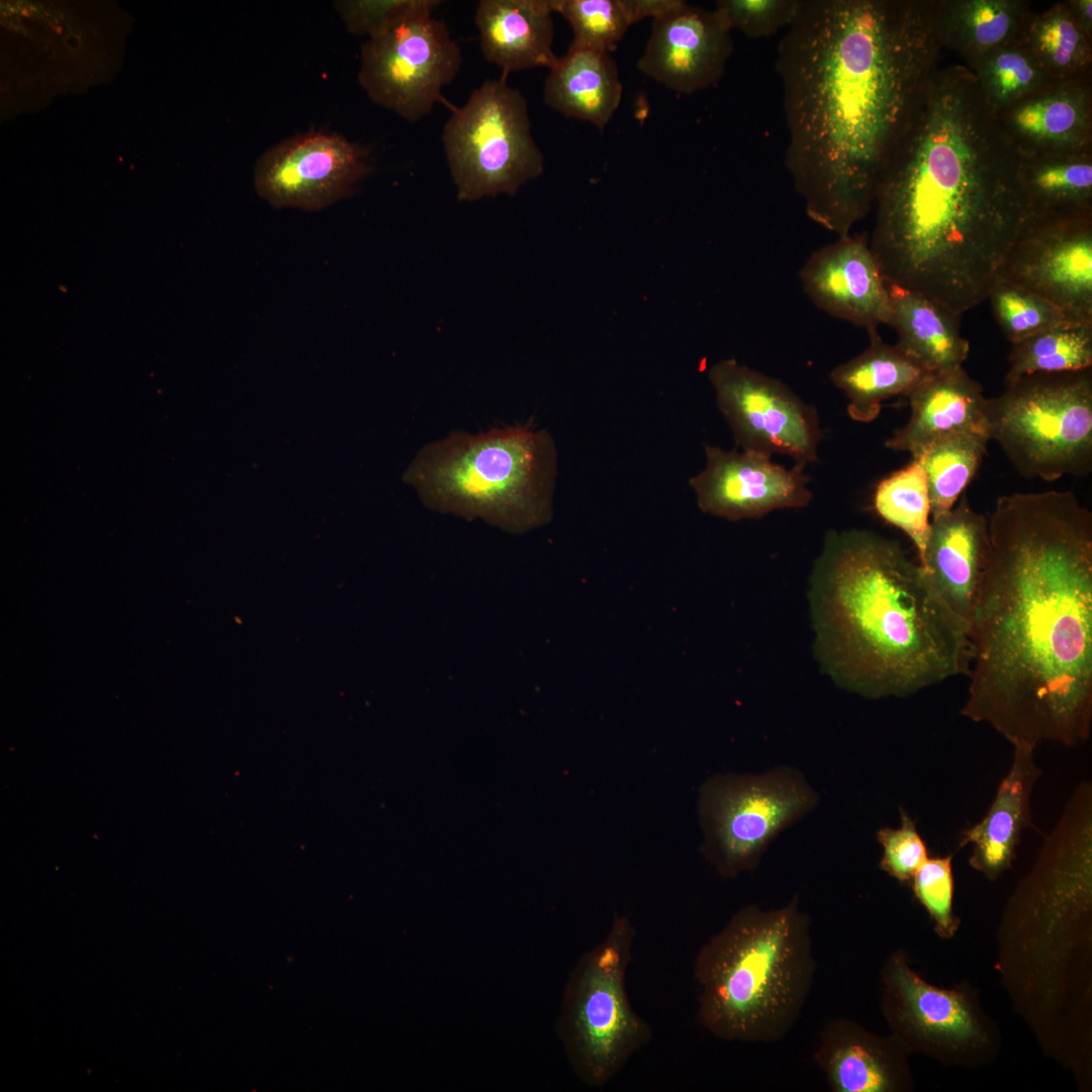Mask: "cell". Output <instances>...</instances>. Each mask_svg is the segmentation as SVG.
I'll use <instances>...</instances> for the list:
<instances>
[{"label": "cell", "mask_w": 1092, "mask_h": 1092, "mask_svg": "<svg viewBox=\"0 0 1092 1092\" xmlns=\"http://www.w3.org/2000/svg\"><path fill=\"white\" fill-rule=\"evenodd\" d=\"M370 152L336 132L293 135L265 151L254 169L259 196L277 208L320 210L350 196L371 171Z\"/></svg>", "instance_id": "cell-15"}, {"label": "cell", "mask_w": 1092, "mask_h": 1092, "mask_svg": "<svg viewBox=\"0 0 1092 1092\" xmlns=\"http://www.w3.org/2000/svg\"><path fill=\"white\" fill-rule=\"evenodd\" d=\"M1019 161L973 72L936 69L875 188L886 283L958 314L987 300L1027 219Z\"/></svg>", "instance_id": "cell-3"}, {"label": "cell", "mask_w": 1092, "mask_h": 1092, "mask_svg": "<svg viewBox=\"0 0 1092 1092\" xmlns=\"http://www.w3.org/2000/svg\"><path fill=\"white\" fill-rule=\"evenodd\" d=\"M941 0H802L777 49L785 166L838 237L870 213L893 147L936 71Z\"/></svg>", "instance_id": "cell-2"}, {"label": "cell", "mask_w": 1092, "mask_h": 1092, "mask_svg": "<svg viewBox=\"0 0 1092 1092\" xmlns=\"http://www.w3.org/2000/svg\"><path fill=\"white\" fill-rule=\"evenodd\" d=\"M907 1056L891 1035L834 1018L822 1028L813 1059L833 1092H897L912 1087Z\"/></svg>", "instance_id": "cell-22"}, {"label": "cell", "mask_w": 1092, "mask_h": 1092, "mask_svg": "<svg viewBox=\"0 0 1092 1092\" xmlns=\"http://www.w3.org/2000/svg\"><path fill=\"white\" fill-rule=\"evenodd\" d=\"M989 441L984 434L959 433L938 439L912 456L925 471L932 519L957 504L981 466Z\"/></svg>", "instance_id": "cell-32"}, {"label": "cell", "mask_w": 1092, "mask_h": 1092, "mask_svg": "<svg viewBox=\"0 0 1092 1092\" xmlns=\"http://www.w3.org/2000/svg\"><path fill=\"white\" fill-rule=\"evenodd\" d=\"M433 13L408 16L361 46L360 86L373 102L411 122L432 111L463 60L446 24Z\"/></svg>", "instance_id": "cell-12"}, {"label": "cell", "mask_w": 1092, "mask_h": 1092, "mask_svg": "<svg viewBox=\"0 0 1092 1092\" xmlns=\"http://www.w3.org/2000/svg\"><path fill=\"white\" fill-rule=\"evenodd\" d=\"M882 1008L891 1036L908 1054L970 1064L991 1048L990 1030L969 993L929 984L902 950L891 953L883 967Z\"/></svg>", "instance_id": "cell-13"}, {"label": "cell", "mask_w": 1092, "mask_h": 1092, "mask_svg": "<svg viewBox=\"0 0 1092 1092\" xmlns=\"http://www.w3.org/2000/svg\"><path fill=\"white\" fill-rule=\"evenodd\" d=\"M987 299L997 324L1012 344L1069 322L1046 299L1001 277L992 286Z\"/></svg>", "instance_id": "cell-36"}, {"label": "cell", "mask_w": 1092, "mask_h": 1092, "mask_svg": "<svg viewBox=\"0 0 1092 1092\" xmlns=\"http://www.w3.org/2000/svg\"><path fill=\"white\" fill-rule=\"evenodd\" d=\"M898 828L883 827L877 839L883 848L880 869L901 884L910 883L915 873L929 857L926 843L914 820L900 807Z\"/></svg>", "instance_id": "cell-41"}, {"label": "cell", "mask_w": 1092, "mask_h": 1092, "mask_svg": "<svg viewBox=\"0 0 1092 1092\" xmlns=\"http://www.w3.org/2000/svg\"><path fill=\"white\" fill-rule=\"evenodd\" d=\"M1064 2L1076 24L1092 40V1L1067 0Z\"/></svg>", "instance_id": "cell-42"}, {"label": "cell", "mask_w": 1092, "mask_h": 1092, "mask_svg": "<svg viewBox=\"0 0 1092 1092\" xmlns=\"http://www.w3.org/2000/svg\"><path fill=\"white\" fill-rule=\"evenodd\" d=\"M552 0H480L474 21L483 57L504 75L535 67L552 68Z\"/></svg>", "instance_id": "cell-25"}, {"label": "cell", "mask_w": 1092, "mask_h": 1092, "mask_svg": "<svg viewBox=\"0 0 1092 1092\" xmlns=\"http://www.w3.org/2000/svg\"><path fill=\"white\" fill-rule=\"evenodd\" d=\"M709 379L742 450L787 455L804 467L816 461L821 439L818 414L787 384L734 359L716 363Z\"/></svg>", "instance_id": "cell-14"}, {"label": "cell", "mask_w": 1092, "mask_h": 1092, "mask_svg": "<svg viewBox=\"0 0 1092 1092\" xmlns=\"http://www.w3.org/2000/svg\"><path fill=\"white\" fill-rule=\"evenodd\" d=\"M556 475L552 437L517 425L427 444L403 478L430 509L524 532L551 519Z\"/></svg>", "instance_id": "cell-6"}, {"label": "cell", "mask_w": 1092, "mask_h": 1092, "mask_svg": "<svg viewBox=\"0 0 1092 1092\" xmlns=\"http://www.w3.org/2000/svg\"><path fill=\"white\" fill-rule=\"evenodd\" d=\"M440 3L438 0H339L333 6L350 32L371 38L408 16L434 12Z\"/></svg>", "instance_id": "cell-39"}, {"label": "cell", "mask_w": 1092, "mask_h": 1092, "mask_svg": "<svg viewBox=\"0 0 1092 1092\" xmlns=\"http://www.w3.org/2000/svg\"><path fill=\"white\" fill-rule=\"evenodd\" d=\"M891 300L889 326L897 346L929 372L963 366L970 345L960 329L961 314L920 293L887 284Z\"/></svg>", "instance_id": "cell-28"}, {"label": "cell", "mask_w": 1092, "mask_h": 1092, "mask_svg": "<svg viewBox=\"0 0 1092 1092\" xmlns=\"http://www.w3.org/2000/svg\"><path fill=\"white\" fill-rule=\"evenodd\" d=\"M817 803L803 775L791 767L714 777L700 796L704 853L723 877L751 871L771 840Z\"/></svg>", "instance_id": "cell-11"}, {"label": "cell", "mask_w": 1092, "mask_h": 1092, "mask_svg": "<svg viewBox=\"0 0 1092 1092\" xmlns=\"http://www.w3.org/2000/svg\"><path fill=\"white\" fill-rule=\"evenodd\" d=\"M1026 221L1092 215V152L1020 159Z\"/></svg>", "instance_id": "cell-30"}, {"label": "cell", "mask_w": 1092, "mask_h": 1092, "mask_svg": "<svg viewBox=\"0 0 1092 1092\" xmlns=\"http://www.w3.org/2000/svg\"><path fill=\"white\" fill-rule=\"evenodd\" d=\"M999 277L1046 299L1069 322L1092 323V215L1026 221Z\"/></svg>", "instance_id": "cell-16"}, {"label": "cell", "mask_w": 1092, "mask_h": 1092, "mask_svg": "<svg viewBox=\"0 0 1092 1092\" xmlns=\"http://www.w3.org/2000/svg\"><path fill=\"white\" fill-rule=\"evenodd\" d=\"M952 854L928 857L913 876V894L934 922L935 931L950 937L959 927L952 911Z\"/></svg>", "instance_id": "cell-38"}, {"label": "cell", "mask_w": 1092, "mask_h": 1092, "mask_svg": "<svg viewBox=\"0 0 1092 1092\" xmlns=\"http://www.w3.org/2000/svg\"><path fill=\"white\" fill-rule=\"evenodd\" d=\"M1023 40L1055 82L1092 76V40L1076 24L1064 1L1032 12Z\"/></svg>", "instance_id": "cell-31"}, {"label": "cell", "mask_w": 1092, "mask_h": 1092, "mask_svg": "<svg viewBox=\"0 0 1092 1092\" xmlns=\"http://www.w3.org/2000/svg\"><path fill=\"white\" fill-rule=\"evenodd\" d=\"M705 468L690 479L699 508L728 520L806 507L812 497L804 466L786 468L753 451L705 447Z\"/></svg>", "instance_id": "cell-17"}, {"label": "cell", "mask_w": 1092, "mask_h": 1092, "mask_svg": "<svg viewBox=\"0 0 1092 1092\" xmlns=\"http://www.w3.org/2000/svg\"><path fill=\"white\" fill-rule=\"evenodd\" d=\"M1092 911V785L1083 781L1069 796L1045 835L1029 873L1010 897L1003 932H1030L1023 943V975L1039 1012L1056 1009L1076 946L1088 932ZM1022 975V976H1023Z\"/></svg>", "instance_id": "cell-7"}, {"label": "cell", "mask_w": 1092, "mask_h": 1092, "mask_svg": "<svg viewBox=\"0 0 1092 1092\" xmlns=\"http://www.w3.org/2000/svg\"><path fill=\"white\" fill-rule=\"evenodd\" d=\"M635 934L631 921L616 915L605 938L580 957L564 992L559 1033L589 1088L608 1084L652 1038L626 990Z\"/></svg>", "instance_id": "cell-9"}, {"label": "cell", "mask_w": 1092, "mask_h": 1092, "mask_svg": "<svg viewBox=\"0 0 1092 1092\" xmlns=\"http://www.w3.org/2000/svg\"><path fill=\"white\" fill-rule=\"evenodd\" d=\"M990 558L988 519L964 492L953 508L932 519L920 565L945 607L971 631Z\"/></svg>", "instance_id": "cell-20"}, {"label": "cell", "mask_w": 1092, "mask_h": 1092, "mask_svg": "<svg viewBox=\"0 0 1092 1092\" xmlns=\"http://www.w3.org/2000/svg\"><path fill=\"white\" fill-rule=\"evenodd\" d=\"M569 23L574 47L608 51L637 22L631 0H552Z\"/></svg>", "instance_id": "cell-37"}, {"label": "cell", "mask_w": 1092, "mask_h": 1092, "mask_svg": "<svg viewBox=\"0 0 1092 1092\" xmlns=\"http://www.w3.org/2000/svg\"><path fill=\"white\" fill-rule=\"evenodd\" d=\"M442 144L460 201L513 195L543 173L527 101L504 74L482 83L452 110Z\"/></svg>", "instance_id": "cell-10"}, {"label": "cell", "mask_w": 1092, "mask_h": 1092, "mask_svg": "<svg viewBox=\"0 0 1092 1092\" xmlns=\"http://www.w3.org/2000/svg\"><path fill=\"white\" fill-rule=\"evenodd\" d=\"M799 278L807 296L828 314L867 331L889 324L888 286L864 235L838 237L814 251Z\"/></svg>", "instance_id": "cell-19"}, {"label": "cell", "mask_w": 1092, "mask_h": 1092, "mask_svg": "<svg viewBox=\"0 0 1092 1092\" xmlns=\"http://www.w3.org/2000/svg\"><path fill=\"white\" fill-rule=\"evenodd\" d=\"M997 118L1019 159L1092 152V78L1052 83Z\"/></svg>", "instance_id": "cell-21"}, {"label": "cell", "mask_w": 1092, "mask_h": 1092, "mask_svg": "<svg viewBox=\"0 0 1092 1092\" xmlns=\"http://www.w3.org/2000/svg\"><path fill=\"white\" fill-rule=\"evenodd\" d=\"M544 85V101L561 114L603 129L617 110L623 92L608 51L569 47L558 58Z\"/></svg>", "instance_id": "cell-26"}, {"label": "cell", "mask_w": 1092, "mask_h": 1092, "mask_svg": "<svg viewBox=\"0 0 1092 1092\" xmlns=\"http://www.w3.org/2000/svg\"><path fill=\"white\" fill-rule=\"evenodd\" d=\"M874 508L882 519L909 537L921 565L931 528V503L925 471L918 458L912 457L908 465L877 484Z\"/></svg>", "instance_id": "cell-35"}, {"label": "cell", "mask_w": 1092, "mask_h": 1092, "mask_svg": "<svg viewBox=\"0 0 1092 1092\" xmlns=\"http://www.w3.org/2000/svg\"><path fill=\"white\" fill-rule=\"evenodd\" d=\"M732 29L722 14L675 0L653 18L638 69L680 93L717 84L733 52Z\"/></svg>", "instance_id": "cell-18"}, {"label": "cell", "mask_w": 1092, "mask_h": 1092, "mask_svg": "<svg viewBox=\"0 0 1092 1092\" xmlns=\"http://www.w3.org/2000/svg\"><path fill=\"white\" fill-rule=\"evenodd\" d=\"M988 398L990 440L1025 478L1054 481L1092 470V369L1034 373Z\"/></svg>", "instance_id": "cell-8"}, {"label": "cell", "mask_w": 1092, "mask_h": 1092, "mask_svg": "<svg viewBox=\"0 0 1092 1092\" xmlns=\"http://www.w3.org/2000/svg\"><path fill=\"white\" fill-rule=\"evenodd\" d=\"M868 333L869 347L830 373L848 400L849 417L859 423L874 421L883 401L907 396L930 373L897 345L885 343L878 329Z\"/></svg>", "instance_id": "cell-27"}, {"label": "cell", "mask_w": 1092, "mask_h": 1092, "mask_svg": "<svg viewBox=\"0 0 1092 1092\" xmlns=\"http://www.w3.org/2000/svg\"><path fill=\"white\" fill-rule=\"evenodd\" d=\"M817 574L828 646L853 690L902 697L969 675V629L898 544L866 531L835 535Z\"/></svg>", "instance_id": "cell-4"}, {"label": "cell", "mask_w": 1092, "mask_h": 1092, "mask_svg": "<svg viewBox=\"0 0 1092 1092\" xmlns=\"http://www.w3.org/2000/svg\"><path fill=\"white\" fill-rule=\"evenodd\" d=\"M1010 768L1000 782L985 816L961 833L958 847H972L970 866L989 880L1008 871L1023 832L1032 826L1031 797L1041 769L1034 749L1013 747Z\"/></svg>", "instance_id": "cell-24"}, {"label": "cell", "mask_w": 1092, "mask_h": 1092, "mask_svg": "<svg viewBox=\"0 0 1092 1092\" xmlns=\"http://www.w3.org/2000/svg\"><path fill=\"white\" fill-rule=\"evenodd\" d=\"M1032 12L1025 0H941V47L957 52L971 69L988 54L1023 39Z\"/></svg>", "instance_id": "cell-29"}, {"label": "cell", "mask_w": 1092, "mask_h": 1092, "mask_svg": "<svg viewBox=\"0 0 1092 1092\" xmlns=\"http://www.w3.org/2000/svg\"><path fill=\"white\" fill-rule=\"evenodd\" d=\"M970 631L966 718L1013 747L1092 729V515L1072 491L999 497Z\"/></svg>", "instance_id": "cell-1"}, {"label": "cell", "mask_w": 1092, "mask_h": 1092, "mask_svg": "<svg viewBox=\"0 0 1092 1092\" xmlns=\"http://www.w3.org/2000/svg\"><path fill=\"white\" fill-rule=\"evenodd\" d=\"M910 417L886 447L915 455L930 443L959 433L989 437L988 398L963 366L930 372L908 395ZM990 439V437H989Z\"/></svg>", "instance_id": "cell-23"}, {"label": "cell", "mask_w": 1092, "mask_h": 1092, "mask_svg": "<svg viewBox=\"0 0 1092 1092\" xmlns=\"http://www.w3.org/2000/svg\"><path fill=\"white\" fill-rule=\"evenodd\" d=\"M1006 382L1092 368V323L1064 322L1012 344Z\"/></svg>", "instance_id": "cell-33"}, {"label": "cell", "mask_w": 1092, "mask_h": 1092, "mask_svg": "<svg viewBox=\"0 0 1092 1092\" xmlns=\"http://www.w3.org/2000/svg\"><path fill=\"white\" fill-rule=\"evenodd\" d=\"M815 970L797 897L776 909L745 906L696 956L698 1021L722 1040L778 1041L798 1021Z\"/></svg>", "instance_id": "cell-5"}, {"label": "cell", "mask_w": 1092, "mask_h": 1092, "mask_svg": "<svg viewBox=\"0 0 1092 1092\" xmlns=\"http://www.w3.org/2000/svg\"><path fill=\"white\" fill-rule=\"evenodd\" d=\"M970 70L986 104L996 115L1055 83L1023 39L988 54Z\"/></svg>", "instance_id": "cell-34"}, {"label": "cell", "mask_w": 1092, "mask_h": 1092, "mask_svg": "<svg viewBox=\"0 0 1092 1092\" xmlns=\"http://www.w3.org/2000/svg\"><path fill=\"white\" fill-rule=\"evenodd\" d=\"M802 0H718L715 9L731 29L750 38H763L788 28L795 20Z\"/></svg>", "instance_id": "cell-40"}]
</instances>
